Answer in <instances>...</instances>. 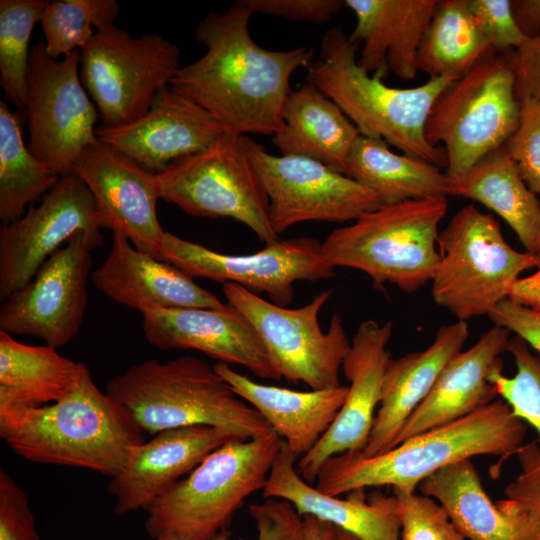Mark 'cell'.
Instances as JSON below:
<instances>
[{
  "mask_svg": "<svg viewBox=\"0 0 540 540\" xmlns=\"http://www.w3.org/2000/svg\"><path fill=\"white\" fill-rule=\"evenodd\" d=\"M252 14L247 0L208 14L195 33L205 54L180 67L170 87L208 110L228 131L274 136L284 127L290 79L313 62L315 52L260 47L249 33Z\"/></svg>",
  "mask_w": 540,
  "mask_h": 540,
  "instance_id": "obj_1",
  "label": "cell"
},
{
  "mask_svg": "<svg viewBox=\"0 0 540 540\" xmlns=\"http://www.w3.org/2000/svg\"><path fill=\"white\" fill-rule=\"evenodd\" d=\"M0 436L28 461L88 469L109 478L145 441L129 411L95 385L88 368L57 402L32 406L0 401Z\"/></svg>",
  "mask_w": 540,
  "mask_h": 540,
  "instance_id": "obj_2",
  "label": "cell"
},
{
  "mask_svg": "<svg viewBox=\"0 0 540 540\" xmlns=\"http://www.w3.org/2000/svg\"><path fill=\"white\" fill-rule=\"evenodd\" d=\"M527 426L502 399L472 413L415 435L387 452L364 457L346 452L329 458L321 467L316 488L340 496L367 487L390 486L415 492L420 482L456 462L480 455H515Z\"/></svg>",
  "mask_w": 540,
  "mask_h": 540,
  "instance_id": "obj_3",
  "label": "cell"
},
{
  "mask_svg": "<svg viewBox=\"0 0 540 540\" xmlns=\"http://www.w3.org/2000/svg\"><path fill=\"white\" fill-rule=\"evenodd\" d=\"M105 392L123 405L144 432L204 425L239 440L274 430L207 362L181 356L148 359L111 378Z\"/></svg>",
  "mask_w": 540,
  "mask_h": 540,
  "instance_id": "obj_4",
  "label": "cell"
},
{
  "mask_svg": "<svg viewBox=\"0 0 540 540\" xmlns=\"http://www.w3.org/2000/svg\"><path fill=\"white\" fill-rule=\"evenodd\" d=\"M360 44L342 28L323 35L318 58L306 68V79L332 99L360 134L382 139L402 153L438 167L446 166L443 148L425 138L429 111L452 80L433 78L413 88L385 84L379 73L370 75L357 61Z\"/></svg>",
  "mask_w": 540,
  "mask_h": 540,
  "instance_id": "obj_5",
  "label": "cell"
},
{
  "mask_svg": "<svg viewBox=\"0 0 540 540\" xmlns=\"http://www.w3.org/2000/svg\"><path fill=\"white\" fill-rule=\"evenodd\" d=\"M447 209V198L383 205L333 230L323 253L335 268L362 271L376 288L391 284L413 293L434 277L439 224Z\"/></svg>",
  "mask_w": 540,
  "mask_h": 540,
  "instance_id": "obj_6",
  "label": "cell"
},
{
  "mask_svg": "<svg viewBox=\"0 0 540 540\" xmlns=\"http://www.w3.org/2000/svg\"><path fill=\"white\" fill-rule=\"evenodd\" d=\"M282 443L275 431L225 442L147 509L149 535L212 540L247 497L263 490Z\"/></svg>",
  "mask_w": 540,
  "mask_h": 540,
  "instance_id": "obj_7",
  "label": "cell"
},
{
  "mask_svg": "<svg viewBox=\"0 0 540 540\" xmlns=\"http://www.w3.org/2000/svg\"><path fill=\"white\" fill-rule=\"evenodd\" d=\"M515 84L511 51L492 50L439 94L424 134L432 146L442 144L450 180L503 147L515 132L520 115Z\"/></svg>",
  "mask_w": 540,
  "mask_h": 540,
  "instance_id": "obj_8",
  "label": "cell"
},
{
  "mask_svg": "<svg viewBox=\"0 0 540 540\" xmlns=\"http://www.w3.org/2000/svg\"><path fill=\"white\" fill-rule=\"evenodd\" d=\"M437 248L432 298L465 322L488 316L509 298L520 275L538 265L537 255L511 247L497 220L472 204L457 211L439 232Z\"/></svg>",
  "mask_w": 540,
  "mask_h": 540,
  "instance_id": "obj_9",
  "label": "cell"
},
{
  "mask_svg": "<svg viewBox=\"0 0 540 540\" xmlns=\"http://www.w3.org/2000/svg\"><path fill=\"white\" fill-rule=\"evenodd\" d=\"M160 198L195 217H228L266 244L279 240L269 199L247 154L244 135L227 131L207 148L171 162L157 173Z\"/></svg>",
  "mask_w": 540,
  "mask_h": 540,
  "instance_id": "obj_10",
  "label": "cell"
},
{
  "mask_svg": "<svg viewBox=\"0 0 540 540\" xmlns=\"http://www.w3.org/2000/svg\"><path fill=\"white\" fill-rule=\"evenodd\" d=\"M179 48L160 34L133 37L116 25L96 31L80 50V79L102 126L143 116L179 70Z\"/></svg>",
  "mask_w": 540,
  "mask_h": 540,
  "instance_id": "obj_11",
  "label": "cell"
},
{
  "mask_svg": "<svg viewBox=\"0 0 540 540\" xmlns=\"http://www.w3.org/2000/svg\"><path fill=\"white\" fill-rule=\"evenodd\" d=\"M222 290L227 303L254 328L281 377L312 390L341 385L339 371L351 342L339 314L332 315L326 332L319 323L331 290L321 291L299 308L267 301L232 282L223 283Z\"/></svg>",
  "mask_w": 540,
  "mask_h": 540,
  "instance_id": "obj_12",
  "label": "cell"
},
{
  "mask_svg": "<svg viewBox=\"0 0 540 540\" xmlns=\"http://www.w3.org/2000/svg\"><path fill=\"white\" fill-rule=\"evenodd\" d=\"M24 111L30 153L52 174H72L82 152L97 144L98 112L80 79V50L51 57L44 42L30 49Z\"/></svg>",
  "mask_w": 540,
  "mask_h": 540,
  "instance_id": "obj_13",
  "label": "cell"
},
{
  "mask_svg": "<svg viewBox=\"0 0 540 540\" xmlns=\"http://www.w3.org/2000/svg\"><path fill=\"white\" fill-rule=\"evenodd\" d=\"M244 146L268 196L278 236L302 222H353L384 205L371 189L314 159L273 155L245 135Z\"/></svg>",
  "mask_w": 540,
  "mask_h": 540,
  "instance_id": "obj_14",
  "label": "cell"
},
{
  "mask_svg": "<svg viewBox=\"0 0 540 540\" xmlns=\"http://www.w3.org/2000/svg\"><path fill=\"white\" fill-rule=\"evenodd\" d=\"M159 260L168 262L190 277L232 282L253 292H265L281 306L290 304L297 281H317L335 276L322 250V243L309 237L277 240L249 255L213 251L165 232Z\"/></svg>",
  "mask_w": 540,
  "mask_h": 540,
  "instance_id": "obj_15",
  "label": "cell"
},
{
  "mask_svg": "<svg viewBox=\"0 0 540 540\" xmlns=\"http://www.w3.org/2000/svg\"><path fill=\"white\" fill-rule=\"evenodd\" d=\"M103 237L75 233L40 267L32 280L0 308V330L40 338L54 348L71 341L81 326L91 272V250Z\"/></svg>",
  "mask_w": 540,
  "mask_h": 540,
  "instance_id": "obj_16",
  "label": "cell"
},
{
  "mask_svg": "<svg viewBox=\"0 0 540 540\" xmlns=\"http://www.w3.org/2000/svg\"><path fill=\"white\" fill-rule=\"evenodd\" d=\"M101 229L88 187L74 174L61 176L38 205L0 227V300L29 283L75 233L102 237Z\"/></svg>",
  "mask_w": 540,
  "mask_h": 540,
  "instance_id": "obj_17",
  "label": "cell"
},
{
  "mask_svg": "<svg viewBox=\"0 0 540 540\" xmlns=\"http://www.w3.org/2000/svg\"><path fill=\"white\" fill-rule=\"evenodd\" d=\"M72 174L91 192L101 228L123 234L137 250L159 259L166 231L156 211L157 173L98 142L82 152Z\"/></svg>",
  "mask_w": 540,
  "mask_h": 540,
  "instance_id": "obj_18",
  "label": "cell"
},
{
  "mask_svg": "<svg viewBox=\"0 0 540 540\" xmlns=\"http://www.w3.org/2000/svg\"><path fill=\"white\" fill-rule=\"evenodd\" d=\"M392 329L390 321L379 323L373 319L358 326L341 368L349 381L345 401L328 430L296 465L308 483L315 482L329 458L346 452L360 453L365 448L391 359L387 346Z\"/></svg>",
  "mask_w": 540,
  "mask_h": 540,
  "instance_id": "obj_19",
  "label": "cell"
},
{
  "mask_svg": "<svg viewBox=\"0 0 540 540\" xmlns=\"http://www.w3.org/2000/svg\"><path fill=\"white\" fill-rule=\"evenodd\" d=\"M140 313L147 341L160 350H196L262 379L281 378L254 328L228 303L223 309L153 307Z\"/></svg>",
  "mask_w": 540,
  "mask_h": 540,
  "instance_id": "obj_20",
  "label": "cell"
},
{
  "mask_svg": "<svg viewBox=\"0 0 540 540\" xmlns=\"http://www.w3.org/2000/svg\"><path fill=\"white\" fill-rule=\"evenodd\" d=\"M227 131L208 110L168 86L143 116L117 127L101 125L96 136L158 173L174 160L207 148Z\"/></svg>",
  "mask_w": 540,
  "mask_h": 540,
  "instance_id": "obj_21",
  "label": "cell"
},
{
  "mask_svg": "<svg viewBox=\"0 0 540 540\" xmlns=\"http://www.w3.org/2000/svg\"><path fill=\"white\" fill-rule=\"evenodd\" d=\"M233 438L215 427L197 425L163 430L134 447L107 486L113 512L147 510L180 478L191 473L211 452Z\"/></svg>",
  "mask_w": 540,
  "mask_h": 540,
  "instance_id": "obj_22",
  "label": "cell"
},
{
  "mask_svg": "<svg viewBox=\"0 0 540 540\" xmlns=\"http://www.w3.org/2000/svg\"><path fill=\"white\" fill-rule=\"evenodd\" d=\"M91 277L99 291L139 312L153 307H227V303L198 286L184 271L137 250L118 232L113 233L110 252Z\"/></svg>",
  "mask_w": 540,
  "mask_h": 540,
  "instance_id": "obj_23",
  "label": "cell"
},
{
  "mask_svg": "<svg viewBox=\"0 0 540 540\" xmlns=\"http://www.w3.org/2000/svg\"><path fill=\"white\" fill-rule=\"evenodd\" d=\"M296 459L283 441L262 490L264 498L288 501L300 516H314L360 540H400L398 501L394 495L378 492L368 501L363 489L349 492L346 499L327 495L299 475Z\"/></svg>",
  "mask_w": 540,
  "mask_h": 540,
  "instance_id": "obj_24",
  "label": "cell"
},
{
  "mask_svg": "<svg viewBox=\"0 0 540 540\" xmlns=\"http://www.w3.org/2000/svg\"><path fill=\"white\" fill-rule=\"evenodd\" d=\"M468 335L467 323L457 320L441 326L426 349L389 360L379 409L362 456H377L395 447L404 424L428 396L446 364L461 351Z\"/></svg>",
  "mask_w": 540,
  "mask_h": 540,
  "instance_id": "obj_25",
  "label": "cell"
},
{
  "mask_svg": "<svg viewBox=\"0 0 540 540\" xmlns=\"http://www.w3.org/2000/svg\"><path fill=\"white\" fill-rule=\"evenodd\" d=\"M510 338L507 329L494 325L470 348L454 355L404 424L396 445L493 402L498 396L488 377L493 369L502 366L499 357L507 351Z\"/></svg>",
  "mask_w": 540,
  "mask_h": 540,
  "instance_id": "obj_26",
  "label": "cell"
},
{
  "mask_svg": "<svg viewBox=\"0 0 540 540\" xmlns=\"http://www.w3.org/2000/svg\"><path fill=\"white\" fill-rule=\"evenodd\" d=\"M421 494L433 498L468 540H536L537 523L518 502L493 503L471 459L446 466L423 479Z\"/></svg>",
  "mask_w": 540,
  "mask_h": 540,
  "instance_id": "obj_27",
  "label": "cell"
},
{
  "mask_svg": "<svg viewBox=\"0 0 540 540\" xmlns=\"http://www.w3.org/2000/svg\"><path fill=\"white\" fill-rule=\"evenodd\" d=\"M356 25L351 39L362 44L358 64L383 77H416V58L437 0H346Z\"/></svg>",
  "mask_w": 540,
  "mask_h": 540,
  "instance_id": "obj_28",
  "label": "cell"
},
{
  "mask_svg": "<svg viewBox=\"0 0 540 540\" xmlns=\"http://www.w3.org/2000/svg\"><path fill=\"white\" fill-rule=\"evenodd\" d=\"M215 371L232 390L256 409L283 439L296 458L309 452L340 411L348 386L309 391L258 383L218 362Z\"/></svg>",
  "mask_w": 540,
  "mask_h": 540,
  "instance_id": "obj_29",
  "label": "cell"
},
{
  "mask_svg": "<svg viewBox=\"0 0 540 540\" xmlns=\"http://www.w3.org/2000/svg\"><path fill=\"white\" fill-rule=\"evenodd\" d=\"M283 129L273 136L281 155L314 159L344 174L361 135L342 109L312 83L292 90L283 109Z\"/></svg>",
  "mask_w": 540,
  "mask_h": 540,
  "instance_id": "obj_30",
  "label": "cell"
},
{
  "mask_svg": "<svg viewBox=\"0 0 540 540\" xmlns=\"http://www.w3.org/2000/svg\"><path fill=\"white\" fill-rule=\"evenodd\" d=\"M450 196L468 198L489 208L511 227L526 252L540 253V201L504 147L451 180Z\"/></svg>",
  "mask_w": 540,
  "mask_h": 540,
  "instance_id": "obj_31",
  "label": "cell"
},
{
  "mask_svg": "<svg viewBox=\"0 0 540 540\" xmlns=\"http://www.w3.org/2000/svg\"><path fill=\"white\" fill-rule=\"evenodd\" d=\"M344 174L374 191L384 205L408 200L447 198L451 180L438 166L389 149L382 139L360 135Z\"/></svg>",
  "mask_w": 540,
  "mask_h": 540,
  "instance_id": "obj_32",
  "label": "cell"
},
{
  "mask_svg": "<svg viewBox=\"0 0 540 540\" xmlns=\"http://www.w3.org/2000/svg\"><path fill=\"white\" fill-rule=\"evenodd\" d=\"M86 369L52 346L23 344L0 330V401L32 406L57 402L74 389Z\"/></svg>",
  "mask_w": 540,
  "mask_h": 540,
  "instance_id": "obj_33",
  "label": "cell"
},
{
  "mask_svg": "<svg viewBox=\"0 0 540 540\" xmlns=\"http://www.w3.org/2000/svg\"><path fill=\"white\" fill-rule=\"evenodd\" d=\"M490 51L468 0H437L418 49L416 69L430 79L456 80Z\"/></svg>",
  "mask_w": 540,
  "mask_h": 540,
  "instance_id": "obj_34",
  "label": "cell"
},
{
  "mask_svg": "<svg viewBox=\"0 0 540 540\" xmlns=\"http://www.w3.org/2000/svg\"><path fill=\"white\" fill-rule=\"evenodd\" d=\"M29 151L17 115L0 101V218L9 223L59 180Z\"/></svg>",
  "mask_w": 540,
  "mask_h": 540,
  "instance_id": "obj_35",
  "label": "cell"
},
{
  "mask_svg": "<svg viewBox=\"0 0 540 540\" xmlns=\"http://www.w3.org/2000/svg\"><path fill=\"white\" fill-rule=\"evenodd\" d=\"M49 1H0V86L5 99L23 109L29 68V42Z\"/></svg>",
  "mask_w": 540,
  "mask_h": 540,
  "instance_id": "obj_36",
  "label": "cell"
},
{
  "mask_svg": "<svg viewBox=\"0 0 540 540\" xmlns=\"http://www.w3.org/2000/svg\"><path fill=\"white\" fill-rule=\"evenodd\" d=\"M120 12L116 0L49 1L41 19L47 53L61 59L81 50L95 32L115 25Z\"/></svg>",
  "mask_w": 540,
  "mask_h": 540,
  "instance_id": "obj_37",
  "label": "cell"
},
{
  "mask_svg": "<svg viewBox=\"0 0 540 540\" xmlns=\"http://www.w3.org/2000/svg\"><path fill=\"white\" fill-rule=\"evenodd\" d=\"M507 351L514 358L516 373L507 377L498 366L488 379L514 415L537 431L540 444V356L517 336L510 338Z\"/></svg>",
  "mask_w": 540,
  "mask_h": 540,
  "instance_id": "obj_38",
  "label": "cell"
},
{
  "mask_svg": "<svg viewBox=\"0 0 540 540\" xmlns=\"http://www.w3.org/2000/svg\"><path fill=\"white\" fill-rule=\"evenodd\" d=\"M392 491L398 501L400 540H466L433 498L396 488Z\"/></svg>",
  "mask_w": 540,
  "mask_h": 540,
  "instance_id": "obj_39",
  "label": "cell"
},
{
  "mask_svg": "<svg viewBox=\"0 0 540 540\" xmlns=\"http://www.w3.org/2000/svg\"><path fill=\"white\" fill-rule=\"evenodd\" d=\"M527 186L540 195V101L520 103L519 123L504 144Z\"/></svg>",
  "mask_w": 540,
  "mask_h": 540,
  "instance_id": "obj_40",
  "label": "cell"
},
{
  "mask_svg": "<svg viewBox=\"0 0 540 540\" xmlns=\"http://www.w3.org/2000/svg\"><path fill=\"white\" fill-rule=\"evenodd\" d=\"M468 5L492 50L510 52L527 40L514 20L510 0H468Z\"/></svg>",
  "mask_w": 540,
  "mask_h": 540,
  "instance_id": "obj_41",
  "label": "cell"
},
{
  "mask_svg": "<svg viewBox=\"0 0 540 540\" xmlns=\"http://www.w3.org/2000/svg\"><path fill=\"white\" fill-rule=\"evenodd\" d=\"M248 511L256 524L257 540H304L303 517L288 501L267 498L250 504ZM212 540H230V536L225 529Z\"/></svg>",
  "mask_w": 540,
  "mask_h": 540,
  "instance_id": "obj_42",
  "label": "cell"
},
{
  "mask_svg": "<svg viewBox=\"0 0 540 540\" xmlns=\"http://www.w3.org/2000/svg\"><path fill=\"white\" fill-rule=\"evenodd\" d=\"M0 540H39L28 496L0 470Z\"/></svg>",
  "mask_w": 540,
  "mask_h": 540,
  "instance_id": "obj_43",
  "label": "cell"
},
{
  "mask_svg": "<svg viewBox=\"0 0 540 540\" xmlns=\"http://www.w3.org/2000/svg\"><path fill=\"white\" fill-rule=\"evenodd\" d=\"M521 471L506 486V498L522 505L537 523L540 540V447L537 442L521 446L516 452Z\"/></svg>",
  "mask_w": 540,
  "mask_h": 540,
  "instance_id": "obj_44",
  "label": "cell"
},
{
  "mask_svg": "<svg viewBox=\"0 0 540 540\" xmlns=\"http://www.w3.org/2000/svg\"><path fill=\"white\" fill-rule=\"evenodd\" d=\"M253 14H267L290 19L325 23L343 7L341 0H247Z\"/></svg>",
  "mask_w": 540,
  "mask_h": 540,
  "instance_id": "obj_45",
  "label": "cell"
},
{
  "mask_svg": "<svg viewBox=\"0 0 540 540\" xmlns=\"http://www.w3.org/2000/svg\"><path fill=\"white\" fill-rule=\"evenodd\" d=\"M488 317L494 325L514 333L540 356V312L508 298L495 306Z\"/></svg>",
  "mask_w": 540,
  "mask_h": 540,
  "instance_id": "obj_46",
  "label": "cell"
},
{
  "mask_svg": "<svg viewBox=\"0 0 540 540\" xmlns=\"http://www.w3.org/2000/svg\"><path fill=\"white\" fill-rule=\"evenodd\" d=\"M511 59L518 101H540V35L527 38L522 46L511 51Z\"/></svg>",
  "mask_w": 540,
  "mask_h": 540,
  "instance_id": "obj_47",
  "label": "cell"
},
{
  "mask_svg": "<svg viewBox=\"0 0 540 540\" xmlns=\"http://www.w3.org/2000/svg\"><path fill=\"white\" fill-rule=\"evenodd\" d=\"M514 20L526 38L540 35V0H511Z\"/></svg>",
  "mask_w": 540,
  "mask_h": 540,
  "instance_id": "obj_48",
  "label": "cell"
},
{
  "mask_svg": "<svg viewBox=\"0 0 540 540\" xmlns=\"http://www.w3.org/2000/svg\"><path fill=\"white\" fill-rule=\"evenodd\" d=\"M536 271L527 276L520 277L513 285L509 299L540 312V253Z\"/></svg>",
  "mask_w": 540,
  "mask_h": 540,
  "instance_id": "obj_49",
  "label": "cell"
},
{
  "mask_svg": "<svg viewBox=\"0 0 540 540\" xmlns=\"http://www.w3.org/2000/svg\"><path fill=\"white\" fill-rule=\"evenodd\" d=\"M304 540H335L336 527L311 515L303 516Z\"/></svg>",
  "mask_w": 540,
  "mask_h": 540,
  "instance_id": "obj_50",
  "label": "cell"
},
{
  "mask_svg": "<svg viewBox=\"0 0 540 540\" xmlns=\"http://www.w3.org/2000/svg\"><path fill=\"white\" fill-rule=\"evenodd\" d=\"M335 540H360L358 539L357 537H355L354 535L342 530V529H339V528H336V536H335Z\"/></svg>",
  "mask_w": 540,
  "mask_h": 540,
  "instance_id": "obj_51",
  "label": "cell"
},
{
  "mask_svg": "<svg viewBox=\"0 0 540 540\" xmlns=\"http://www.w3.org/2000/svg\"><path fill=\"white\" fill-rule=\"evenodd\" d=\"M153 540H186V539L176 536V535H165V536L154 538Z\"/></svg>",
  "mask_w": 540,
  "mask_h": 540,
  "instance_id": "obj_52",
  "label": "cell"
}]
</instances>
